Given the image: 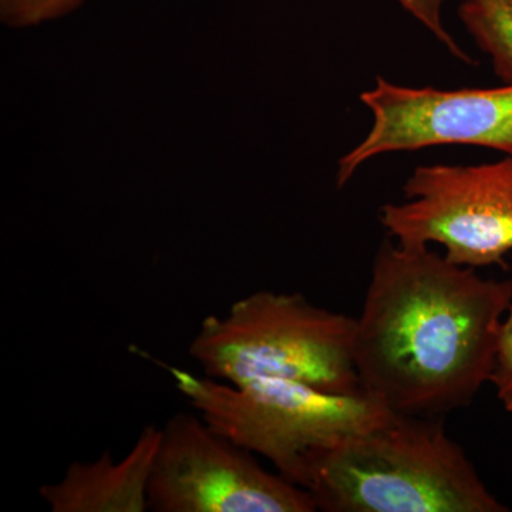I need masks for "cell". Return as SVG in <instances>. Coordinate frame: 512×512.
<instances>
[{
  "label": "cell",
  "instance_id": "7a4b0ae2",
  "mask_svg": "<svg viewBox=\"0 0 512 512\" xmlns=\"http://www.w3.org/2000/svg\"><path fill=\"white\" fill-rule=\"evenodd\" d=\"M305 488L325 512H507L443 417L393 413L319 451Z\"/></svg>",
  "mask_w": 512,
  "mask_h": 512
},
{
  "label": "cell",
  "instance_id": "3957f363",
  "mask_svg": "<svg viewBox=\"0 0 512 512\" xmlns=\"http://www.w3.org/2000/svg\"><path fill=\"white\" fill-rule=\"evenodd\" d=\"M356 319L301 293L256 291L210 315L188 345L202 375L231 384L281 379L333 394L365 393L355 365Z\"/></svg>",
  "mask_w": 512,
  "mask_h": 512
},
{
  "label": "cell",
  "instance_id": "5b68a950",
  "mask_svg": "<svg viewBox=\"0 0 512 512\" xmlns=\"http://www.w3.org/2000/svg\"><path fill=\"white\" fill-rule=\"evenodd\" d=\"M406 201L386 204L380 222L402 245L439 244L453 264L505 266L512 251V157L476 165H419Z\"/></svg>",
  "mask_w": 512,
  "mask_h": 512
},
{
  "label": "cell",
  "instance_id": "277c9868",
  "mask_svg": "<svg viewBox=\"0 0 512 512\" xmlns=\"http://www.w3.org/2000/svg\"><path fill=\"white\" fill-rule=\"evenodd\" d=\"M167 370L178 393L212 429L266 458L276 473L302 488L315 454L393 414L366 393H326L281 379L231 384L181 367Z\"/></svg>",
  "mask_w": 512,
  "mask_h": 512
},
{
  "label": "cell",
  "instance_id": "9c48e42d",
  "mask_svg": "<svg viewBox=\"0 0 512 512\" xmlns=\"http://www.w3.org/2000/svg\"><path fill=\"white\" fill-rule=\"evenodd\" d=\"M458 16L495 76L512 84V0H460Z\"/></svg>",
  "mask_w": 512,
  "mask_h": 512
},
{
  "label": "cell",
  "instance_id": "52a82bcc",
  "mask_svg": "<svg viewBox=\"0 0 512 512\" xmlns=\"http://www.w3.org/2000/svg\"><path fill=\"white\" fill-rule=\"evenodd\" d=\"M372 127L339 160L336 183L345 187L362 165L383 154L434 146H478L512 157V84L494 89L406 87L377 77L360 94Z\"/></svg>",
  "mask_w": 512,
  "mask_h": 512
},
{
  "label": "cell",
  "instance_id": "30bf717a",
  "mask_svg": "<svg viewBox=\"0 0 512 512\" xmlns=\"http://www.w3.org/2000/svg\"><path fill=\"white\" fill-rule=\"evenodd\" d=\"M82 3L83 0H0V16L12 28H26L67 15Z\"/></svg>",
  "mask_w": 512,
  "mask_h": 512
},
{
  "label": "cell",
  "instance_id": "ba28073f",
  "mask_svg": "<svg viewBox=\"0 0 512 512\" xmlns=\"http://www.w3.org/2000/svg\"><path fill=\"white\" fill-rule=\"evenodd\" d=\"M160 439V427L147 426L121 460L106 450L96 460L74 461L62 480L40 485V498L52 512L150 511L148 484Z\"/></svg>",
  "mask_w": 512,
  "mask_h": 512
},
{
  "label": "cell",
  "instance_id": "8992f818",
  "mask_svg": "<svg viewBox=\"0 0 512 512\" xmlns=\"http://www.w3.org/2000/svg\"><path fill=\"white\" fill-rule=\"evenodd\" d=\"M154 512H313L305 488L269 473L255 454L212 429L198 413L173 414L148 484Z\"/></svg>",
  "mask_w": 512,
  "mask_h": 512
},
{
  "label": "cell",
  "instance_id": "7c38bea8",
  "mask_svg": "<svg viewBox=\"0 0 512 512\" xmlns=\"http://www.w3.org/2000/svg\"><path fill=\"white\" fill-rule=\"evenodd\" d=\"M490 383L505 412L512 413V305L505 313Z\"/></svg>",
  "mask_w": 512,
  "mask_h": 512
},
{
  "label": "cell",
  "instance_id": "6da1fadb",
  "mask_svg": "<svg viewBox=\"0 0 512 512\" xmlns=\"http://www.w3.org/2000/svg\"><path fill=\"white\" fill-rule=\"evenodd\" d=\"M512 279L484 278L427 245H380L355 365L363 392L390 412L443 417L471 406L493 375Z\"/></svg>",
  "mask_w": 512,
  "mask_h": 512
},
{
  "label": "cell",
  "instance_id": "8fae6325",
  "mask_svg": "<svg viewBox=\"0 0 512 512\" xmlns=\"http://www.w3.org/2000/svg\"><path fill=\"white\" fill-rule=\"evenodd\" d=\"M409 15L414 19L419 20L421 25L424 26L431 35L436 37L437 40L446 47L448 52L451 53L460 62L473 64L471 57L458 46L453 35L446 29L443 20L444 5L448 0H396Z\"/></svg>",
  "mask_w": 512,
  "mask_h": 512
}]
</instances>
